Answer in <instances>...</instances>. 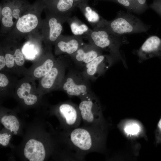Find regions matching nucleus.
<instances>
[{
  "label": "nucleus",
  "instance_id": "f257e3e1",
  "mask_svg": "<svg viewBox=\"0 0 161 161\" xmlns=\"http://www.w3.org/2000/svg\"><path fill=\"white\" fill-rule=\"evenodd\" d=\"M104 129L103 122L69 130L68 140L73 160H83L90 153L100 152L103 146Z\"/></svg>",
  "mask_w": 161,
  "mask_h": 161
},
{
  "label": "nucleus",
  "instance_id": "f03ea898",
  "mask_svg": "<svg viewBox=\"0 0 161 161\" xmlns=\"http://www.w3.org/2000/svg\"><path fill=\"white\" fill-rule=\"evenodd\" d=\"M45 8L44 0H38L30 5L19 18L10 32L0 38L20 42L23 38L36 31L42 23L41 14Z\"/></svg>",
  "mask_w": 161,
  "mask_h": 161
},
{
  "label": "nucleus",
  "instance_id": "7ed1b4c3",
  "mask_svg": "<svg viewBox=\"0 0 161 161\" xmlns=\"http://www.w3.org/2000/svg\"><path fill=\"white\" fill-rule=\"evenodd\" d=\"M83 38L89 43L108 52L116 61H121L124 66L127 67L126 60L120 50L122 45L129 43L125 35H116L101 28L95 30L90 29Z\"/></svg>",
  "mask_w": 161,
  "mask_h": 161
},
{
  "label": "nucleus",
  "instance_id": "20e7f679",
  "mask_svg": "<svg viewBox=\"0 0 161 161\" xmlns=\"http://www.w3.org/2000/svg\"><path fill=\"white\" fill-rule=\"evenodd\" d=\"M151 25L144 23L131 13L120 10L115 18L111 21L105 20L101 28L119 36L147 32Z\"/></svg>",
  "mask_w": 161,
  "mask_h": 161
},
{
  "label": "nucleus",
  "instance_id": "39448f33",
  "mask_svg": "<svg viewBox=\"0 0 161 161\" xmlns=\"http://www.w3.org/2000/svg\"><path fill=\"white\" fill-rule=\"evenodd\" d=\"M71 58L66 55H62L56 58L52 69L39 80L37 86L39 94L58 90L65 75L66 70L71 65Z\"/></svg>",
  "mask_w": 161,
  "mask_h": 161
},
{
  "label": "nucleus",
  "instance_id": "423d86ee",
  "mask_svg": "<svg viewBox=\"0 0 161 161\" xmlns=\"http://www.w3.org/2000/svg\"><path fill=\"white\" fill-rule=\"evenodd\" d=\"M30 4L24 0H4L0 5V37L12 29L16 22Z\"/></svg>",
  "mask_w": 161,
  "mask_h": 161
},
{
  "label": "nucleus",
  "instance_id": "0eeeda50",
  "mask_svg": "<svg viewBox=\"0 0 161 161\" xmlns=\"http://www.w3.org/2000/svg\"><path fill=\"white\" fill-rule=\"evenodd\" d=\"M89 81L81 71L70 68L58 90L63 91L70 97L76 96L80 98L93 92Z\"/></svg>",
  "mask_w": 161,
  "mask_h": 161
},
{
  "label": "nucleus",
  "instance_id": "6e6552de",
  "mask_svg": "<svg viewBox=\"0 0 161 161\" xmlns=\"http://www.w3.org/2000/svg\"><path fill=\"white\" fill-rule=\"evenodd\" d=\"M80 99L78 108L83 125H93L104 122L100 103L93 92Z\"/></svg>",
  "mask_w": 161,
  "mask_h": 161
},
{
  "label": "nucleus",
  "instance_id": "1a4fd4ad",
  "mask_svg": "<svg viewBox=\"0 0 161 161\" xmlns=\"http://www.w3.org/2000/svg\"><path fill=\"white\" fill-rule=\"evenodd\" d=\"M45 18L42 20L38 31L44 47L52 48L61 34L63 24L66 22L45 10Z\"/></svg>",
  "mask_w": 161,
  "mask_h": 161
},
{
  "label": "nucleus",
  "instance_id": "9d476101",
  "mask_svg": "<svg viewBox=\"0 0 161 161\" xmlns=\"http://www.w3.org/2000/svg\"><path fill=\"white\" fill-rule=\"evenodd\" d=\"M52 48H46L39 57L24 73L23 76L35 80H39L49 72L56 61L52 52Z\"/></svg>",
  "mask_w": 161,
  "mask_h": 161
},
{
  "label": "nucleus",
  "instance_id": "9b49d317",
  "mask_svg": "<svg viewBox=\"0 0 161 161\" xmlns=\"http://www.w3.org/2000/svg\"><path fill=\"white\" fill-rule=\"evenodd\" d=\"M115 60L109 54H102L87 64L81 73L88 80L94 81L114 64Z\"/></svg>",
  "mask_w": 161,
  "mask_h": 161
},
{
  "label": "nucleus",
  "instance_id": "f8f14e48",
  "mask_svg": "<svg viewBox=\"0 0 161 161\" xmlns=\"http://www.w3.org/2000/svg\"><path fill=\"white\" fill-rule=\"evenodd\" d=\"M132 52L137 56L140 63L154 57L161 60V38L156 35L150 36L139 49H134Z\"/></svg>",
  "mask_w": 161,
  "mask_h": 161
},
{
  "label": "nucleus",
  "instance_id": "ddd939ff",
  "mask_svg": "<svg viewBox=\"0 0 161 161\" xmlns=\"http://www.w3.org/2000/svg\"><path fill=\"white\" fill-rule=\"evenodd\" d=\"M35 81L24 76L18 80L14 90L18 97L28 106L35 104L38 100L37 95L35 94L38 92Z\"/></svg>",
  "mask_w": 161,
  "mask_h": 161
},
{
  "label": "nucleus",
  "instance_id": "4468645a",
  "mask_svg": "<svg viewBox=\"0 0 161 161\" xmlns=\"http://www.w3.org/2000/svg\"><path fill=\"white\" fill-rule=\"evenodd\" d=\"M83 39L82 36L61 34L54 45L55 55L70 56L73 54L84 44Z\"/></svg>",
  "mask_w": 161,
  "mask_h": 161
},
{
  "label": "nucleus",
  "instance_id": "2eb2a0df",
  "mask_svg": "<svg viewBox=\"0 0 161 161\" xmlns=\"http://www.w3.org/2000/svg\"><path fill=\"white\" fill-rule=\"evenodd\" d=\"M103 51L92 44L84 43L74 53L69 56L78 68L83 69L87 64L102 54Z\"/></svg>",
  "mask_w": 161,
  "mask_h": 161
},
{
  "label": "nucleus",
  "instance_id": "dca6fc26",
  "mask_svg": "<svg viewBox=\"0 0 161 161\" xmlns=\"http://www.w3.org/2000/svg\"><path fill=\"white\" fill-rule=\"evenodd\" d=\"M25 38L27 41L22 45L23 53L26 59L33 62L39 57L44 49L41 37L38 30Z\"/></svg>",
  "mask_w": 161,
  "mask_h": 161
},
{
  "label": "nucleus",
  "instance_id": "f3484780",
  "mask_svg": "<svg viewBox=\"0 0 161 161\" xmlns=\"http://www.w3.org/2000/svg\"><path fill=\"white\" fill-rule=\"evenodd\" d=\"M45 10L66 22L77 5L73 0H44Z\"/></svg>",
  "mask_w": 161,
  "mask_h": 161
},
{
  "label": "nucleus",
  "instance_id": "a211bd4d",
  "mask_svg": "<svg viewBox=\"0 0 161 161\" xmlns=\"http://www.w3.org/2000/svg\"><path fill=\"white\" fill-rule=\"evenodd\" d=\"M58 110L69 130L80 126L82 122L78 106L72 102L61 104Z\"/></svg>",
  "mask_w": 161,
  "mask_h": 161
},
{
  "label": "nucleus",
  "instance_id": "6ab92c4d",
  "mask_svg": "<svg viewBox=\"0 0 161 161\" xmlns=\"http://www.w3.org/2000/svg\"><path fill=\"white\" fill-rule=\"evenodd\" d=\"M24 154L25 157L30 161H43L46 155L42 143L34 139H31L27 142Z\"/></svg>",
  "mask_w": 161,
  "mask_h": 161
},
{
  "label": "nucleus",
  "instance_id": "aec40b11",
  "mask_svg": "<svg viewBox=\"0 0 161 161\" xmlns=\"http://www.w3.org/2000/svg\"><path fill=\"white\" fill-rule=\"evenodd\" d=\"M88 1H86L80 3L77 5V7L82 12L93 27V30H97L102 27L106 19L89 5Z\"/></svg>",
  "mask_w": 161,
  "mask_h": 161
},
{
  "label": "nucleus",
  "instance_id": "412c9836",
  "mask_svg": "<svg viewBox=\"0 0 161 161\" xmlns=\"http://www.w3.org/2000/svg\"><path fill=\"white\" fill-rule=\"evenodd\" d=\"M0 38V50L2 51L4 55L7 72L16 75L11 41L5 38Z\"/></svg>",
  "mask_w": 161,
  "mask_h": 161
},
{
  "label": "nucleus",
  "instance_id": "4be33fe9",
  "mask_svg": "<svg viewBox=\"0 0 161 161\" xmlns=\"http://www.w3.org/2000/svg\"><path fill=\"white\" fill-rule=\"evenodd\" d=\"M16 69V75L23 76L27 69L25 67V58L22 50V45L20 42L10 40Z\"/></svg>",
  "mask_w": 161,
  "mask_h": 161
},
{
  "label": "nucleus",
  "instance_id": "5701e85b",
  "mask_svg": "<svg viewBox=\"0 0 161 161\" xmlns=\"http://www.w3.org/2000/svg\"><path fill=\"white\" fill-rule=\"evenodd\" d=\"M17 76L7 72H0L1 93L15 90L18 80Z\"/></svg>",
  "mask_w": 161,
  "mask_h": 161
},
{
  "label": "nucleus",
  "instance_id": "b1692460",
  "mask_svg": "<svg viewBox=\"0 0 161 161\" xmlns=\"http://www.w3.org/2000/svg\"><path fill=\"white\" fill-rule=\"evenodd\" d=\"M66 22L69 24L72 33L75 35L83 37L90 29L75 16L69 18Z\"/></svg>",
  "mask_w": 161,
  "mask_h": 161
},
{
  "label": "nucleus",
  "instance_id": "393cba45",
  "mask_svg": "<svg viewBox=\"0 0 161 161\" xmlns=\"http://www.w3.org/2000/svg\"><path fill=\"white\" fill-rule=\"evenodd\" d=\"M2 124L7 129L11 132L17 131L20 124L17 118L13 115H5L1 119Z\"/></svg>",
  "mask_w": 161,
  "mask_h": 161
},
{
  "label": "nucleus",
  "instance_id": "a878e982",
  "mask_svg": "<svg viewBox=\"0 0 161 161\" xmlns=\"http://www.w3.org/2000/svg\"><path fill=\"white\" fill-rule=\"evenodd\" d=\"M113 2L119 4L123 6L127 11L134 13L136 0H97Z\"/></svg>",
  "mask_w": 161,
  "mask_h": 161
},
{
  "label": "nucleus",
  "instance_id": "bb28decb",
  "mask_svg": "<svg viewBox=\"0 0 161 161\" xmlns=\"http://www.w3.org/2000/svg\"><path fill=\"white\" fill-rule=\"evenodd\" d=\"M124 129L127 134L134 135L138 134L140 131V127L137 123L131 122L126 125Z\"/></svg>",
  "mask_w": 161,
  "mask_h": 161
},
{
  "label": "nucleus",
  "instance_id": "cd10ccee",
  "mask_svg": "<svg viewBox=\"0 0 161 161\" xmlns=\"http://www.w3.org/2000/svg\"><path fill=\"white\" fill-rule=\"evenodd\" d=\"M146 0H136L134 13L140 14L144 12L148 8Z\"/></svg>",
  "mask_w": 161,
  "mask_h": 161
},
{
  "label": "nucleus",
  "instance_id": "c85d7f7f",
  "mask_svg": "<svg viewBox=\"0 0 161 161\" xmlns=\"http://www.w3.org/2000/svg\"><path fill=\"white\" fill-rule=\"evenodd\" d=\"M148 7L161 16V0H153L152 2L149 5Z\"/></svg>",
  "mask_w": 161,
  "mask_h": 161
},
{
  "label": "nucleus",
  "instance_id": "c756f323",
  "mask_svg": "<svg viewBox=\"0 0 161 161\" xmlns=\"http://www.w3.org/2000/svg\"><path fill=\"white\" fill-rule=\"evenodd\" d=\"M10 134L6 133L0 134V143L3 146H6L9 143L10 138Z\"/></svg>",
  "mask_w": 161,
  "mask_h": 161
},
{
  "label": "nucleus",
  "instance_id": "7c9ffc66",
  "mask_svg": "<svg viewBox=\"0 0 161 161\" xmlns=\"http://www.w3.org/2000/svg\"><path fill=\"white\" fill-rule=\"evenodd\" d=\"M4 71L7 72L6 60L3 52L0 50V72Z\"/></svg>",
  "mask_w": 161,
  "mask_h": 161
},
{
  "label": "nucleus",
  "instance_id": "2f4dec72",
  "mask_svg": "<svg viewBox=\"0 0 161 161\" xmlns=\"http://www.w3.org/2000/svg\"><path fill=\"white\" fill-rule=\"evenodd\" d=\"M73 0L76 4L77 6V5L79 3H81L82 2L84 1H88L89 0Z\"/></svg>",
  "mask_w": 161,
  "mask_h": 161
},
{
  "label": "nucleus",
  "instance_id": "473e14b6",
  "mask_svg": "<svg viewBox=\"0 0 161 161\" xmlns=\"http://www.w3.org/2000/svg\"><path fill=\"white\" fill-rule=\"evenodd\" d=\"M158 127L159 131L161 133V118L160 119L158 123Z\"/></svg>",
  "mask_w": 161,
  "mask_h": 161
},
{
  "label": "nucleus",
  "instance_id": "72a5a7b5",
  "mask_svg": "<svg viewBox=\"0 0 161 161\" xmlns=\"http://www.w3.org/2000/svg\"><path fill=\"white\" fill-rule=\"evenodd\" d=\"M17 131H15L14 132V134H17Z\"/></svg>",
  "mask_w": 161,
  "mask_h": 161
}]
</instances>
